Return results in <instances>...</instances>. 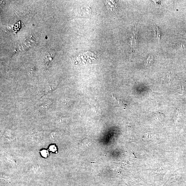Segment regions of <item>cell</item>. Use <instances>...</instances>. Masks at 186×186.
<instances>
[{"label":"cell","instance_id":"5b68a950","mask_svg":"<svg viewBox=\"0 0 186 186\" xmlns=\"http://www.w3.org/2000/svg\"><path fill=\"white\" fill-rule=\"evenodd\" d=\"M41 153L42 155L45 157H46L48 154V153L47 152V151H46V150H43V151H42V152H41Z\"/></svg>","mask_w":186,"mask_h":186},{"label":"cell","instance_id":"3957f363","mask_svg":"<svg viewBox=\"0 0 186 186\" xmlns=\"http://www.w3.org/2000/svg\"><path fill=\"white\" fill-rule=\"evenodd\" d=\"M180 115V111L178 110H177L176 112V114H175V118H176L175 120H176L179 117Z\"/></svg>","mask_w":186,"mask_h":186},{"label":"cell","instance_id":"7a4b0ae2","mask_svg":"<svg viewBox=\"0 0 186 186\" xmlns=\"http://www.w3.org/2000/svg\"><path fill=\"white\" fill-rule=\"evenodd\" d=\"M177 92L180 94H183L184 91V87L182 85H179L177 86Z\"/></svg>","mask_w":186,"mask_h":186},{"label":"cell","instance_id":"8992f818","mask_svg":"<svg viewBox=\"0 0 186 186\" xmlns=\"http://www.w3.org/2000/svg\"><path fill=\"white\" fill-rule=\"evenodd\" d=\"M50 150H51V151H52L53 152H54L56 150V148L55 146H54L53 145H52L50 147Z\"/></svg>","mask_w":186,"mask_h":186},{"label":"cell","instance_id":"277c9868","mask_svg":"<svg viewBox=\"0 0 186 186\" xmlns=\"http://www.w3.org/2000/svg\"><path fill=\"white\" fill-rule=\"evenodd\" d=\"M156 37L158 39V40H160V32L159 31V29H158V28L156 27Z\"/></svg>","mask_w":186,"mask_h":186},{"label":"cell","instance_id":"52a82bcc","mask_svg":"<svg viewBox=\"0 0 186 186\" xmlns=\"http://www.w3.org/2000/svg\"><path fill=\"white\" fill-rule=\"evenodd\" d=\"M152 57L151 56H150L149 57V58H148V59H147V62L148 63H150L151 62V61H152Z\"/></svg>","mask_w":186,"mask_h":186},{"label":"cell","instance_id":"6da1fadb","mask_svg":"<svg viewBox=\"0 0 186 186\" xmlns=\"http://www.w3.org/2000/svg\"><path fill=\"white\" fill-rule=\"evenodd\" d=\"M90 102L92 106L93 107V108H94V110H96V112L97 113H101V110L100 107L98 106V104H97L95 101L93 100H90Z\"/></svg>","mask_w":186,"mask_h":186}]
</instances>
